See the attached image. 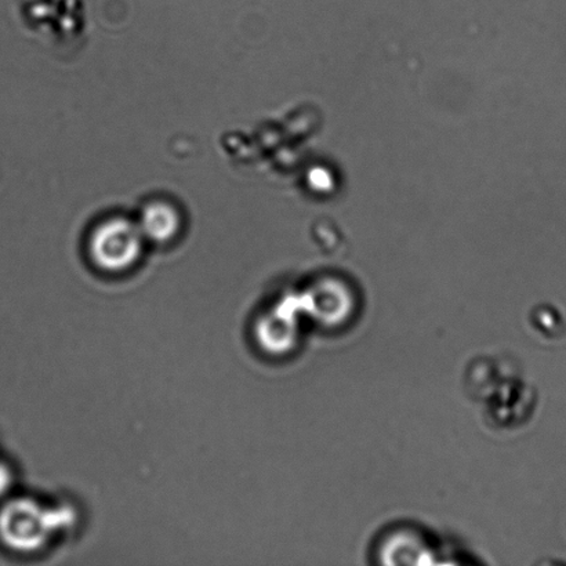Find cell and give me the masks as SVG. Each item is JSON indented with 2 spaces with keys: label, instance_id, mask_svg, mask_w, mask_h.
Wrapping results in <instances>:
<instances>
[{
  "label": "cell",
  "instance_id": "obj_1",
  "mask_svg": "<svg viewBox=\"0 0 566 566\" xmlns=\"http://www.w3.org/2000/svg\"><path fill=\"white\" fill-rule=\"evenodd\" d=\"M66 512L32 497L10 499L0 509V541L15 553L41 552L71 524Z\"/></svg>",
  "mask_w": 566,
  "mask_h": 566
},
{
  "label": "cell",
  "instance_id": "obj_2",
  "mask_svg": "<svg viewBox=\"0 0 566 566\" xmlns=\"http://www.w3.org/2000/svg\"><path fill=\"white\" fill-rule=\"evenodd\" d=\"M144 242L140 226L125 218L105 220L92 232L88 258L103 273L124 274L140 262Z\"/></svg>",
  "mask_w": 566,
  "mask_h": 566
},
{
  "label": "cell",
  "instance_id": "obj_3",
  "mask_svg": "<svg viewBox=\"0 0 566 566\" xmlns=\"http://www.w3.org/2000/svg\"><path fill=\"white\" fill-rule=\"evenodd\" d=\"M138 226L146 241L168 243L179 234L181 220L179 212L171 205L153 202L143 210Z\"/></svg>",
  "mask_w": 566,
  "mask_h": 566
},
{
  "label": "cell",
  "instance_id": "obj_4",
  "mask_svg": "<svg viewBox=\"0 0 566 566\" xmlns=\"http://www.w3.org/2000/svg\"><path fill=\"white\" fill-rule=\"evenodd\" d=\"M14 485V473L8 463L0 460V501L9 495Z\"/></svg>",
  "mask_w": 566,
  "mask_h": 566
}]
</instances>
